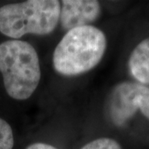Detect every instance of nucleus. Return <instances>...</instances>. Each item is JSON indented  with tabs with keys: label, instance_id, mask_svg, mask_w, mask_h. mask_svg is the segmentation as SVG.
<instances>
[{
	"label": "nucleus",
	"instance_id": "f257e3e1",
	"mask_svg": "<svg viewBox=\"0 0 149 149\" xmlns=\"http://www.w3.org/2000/svg\"><path fill=\"white\" fill-rule=\"evenodd\" d=\"M106 47V37L99 28L89 25L71 29L54 51L55 70L67 76L85 73L100 63Z\"/></svg>",
	"mask_w": 149,
	"mask_h": 149
},
{
	"label": "nucleus",
	"instance_id": "f03ea898",
	"mask_svg": "<svg viewBox=\"0 0 149 149\" xmlns=\"http://www.w3.org/2000/svg\"><path fill=\"white\" fill-rule=\"evenodd\" d=\"M0 72L8 95L17 100L30 98L41 80L35 48L30 43L11 40L0 44Z\"/></svg>",
	"mask_w": 149,
	"mask_h": 149
},
{
	"label": "nucleus",
	"instance_id": "7ed1b4c3",
	"mask_svg": "<svg viewBox=\"0 0 149 149\" xmlns=\"http://www.w3.org/2000/svg\"><path fill=\"white\" fill-rule=\"evenodd\" d=\"M61 13L56 0H28L0 8V32L12 38L47 35L56 28Z\"/></svg>",
	"mask_w": 149,
	"mask_h": 149
},
{
	"label": "nucleus",
	"instance_id": "20e7f679",
	"mask_svg": "<svg viewBox=\"0 0 149 149\" xmlns=\"http://www.w3.org/2000/svg\"><path fill=\"white\" fill-rule=\"evenodd\" d=\"M109 110L118 126L126 123L138 110L149 120V88L131 82L118 84L112 92Z\"/></svg>",
	"mask_w": 149,
	"mask_h": 149
},
{
	"label": "nucleus",
	"instance_id": "39448f33",
	"mask_svg": "<svg viewBox=\"0 0 149 149\" xmlns=\"http://www.w3.org/2000/svg\"><path fill=\"white\" fill-rule=\"evenodd\" d=\"M101 12L100 5L95 0H64L60 13V21L65 30L89 26L95 21Z\"/></svg>",
	"mask_w": 149,
	"mask_h": 149
},
{
	"label": "nucleus",
	"instance_id": "423d86ee",
	"mask_svg": "<svg viewBox=\"0 0 149 149\" xmlns=\"http://www.w3.org/2000/svg\"><path fill=\"white\" fill-rule=\"evenodd\" d=\"M130 73L142 85H149V37L133 49L128 60Z\"/></svg>",
	"mask_w": 149,
	"mask_h": 149
},
{
	"label": "nucleus",
	"instance_id": "0eeeda50",
	"mask_svg": "<svg viewBox=\"0 0 149 149\" xmlns=\"http://www.w3.org/2000/svg\"><path fill=\"white\" fill-rule=\"evenodd\" d=\"M13 133L10 125L0 118V149H13Z\"/></svg>",
	"mask_w": 149,
	"mask_h": 149
},
{
	"label": "nucleus",
	"instance_id": "6e6552de",
	"mask_svg": "<svg viewBox=\"0 0 149 149\" xmlns=\"http://www.w3.org/2000/svg\"><path fill=\"white\" fill-rule=\"evenodd\" d=\"M81 149H122V148L113 139L101 138L87 143Z\"/></svg>",
	"mask_w": 149,
	"mask_h": 149
},
{
	"label": "nucleus",
	"instance_id": "1a4fd4ad",
	"mask_svg": "<svg viewBox=\"0 0 149 149\" xmlns=\"http://www.w3.org/2000/svg\"><path fill=\"white\" fill-rule=\"evenodd\" d=\"M27 149H57L54 148L52 146L47 143H33L27 147Z\"/></svg>",
	"mask_w": 149,
	"mask_h": 149
}]
</instances>
